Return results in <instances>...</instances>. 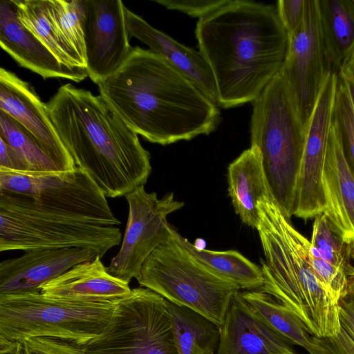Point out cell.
<instances>
[{
    "label": "cell",
    "instance_id": "cell-34",
    "mask_svg": "<svg viewBox=\"0 0 354 354\" xmlns=\"http://www.w3.org/2000/svg\"><path fill=\"white\" fill-rule=\"evenodd\" d=\"M306 351L310 354H354V340L342 328L339 335L335 337H313Z\"/></svg>",
    "mask_w": 354,
    "mask_h": 354
},
{
    "label": "cell",
    "instance_id": "cell-17",
    "mask_svg": "<svg viewBox=\"0 0 354 354\" xmlns=\"http://www.w3.org/2000/svg\"><path fill=\"white\" fill-rule=\"evenodd\" d=\"M0 44L21 66L44 79L63 78L79 82L88 76L86 71H74L62 64L21 23L10 0L0 2Z\"/></svg>",
    "mask_w": 354,
    "mask_h": 354
},
{
    "label": "cell",
    "instance_id": "cell-1",
    "mask_svg": "<svg viewBox=\"0 0 354 354\" xmlns=\"http://www.w3.org/2000/svg\"><path fill=\"white\" fill-rule=\"evenodd\" d=\"M100 95L125 124L147 140L167 145L213 132L218 106L163 57L136 46Z\"/></svg>",
    "mask_w": 354,
    "mask_h": 354
},
{
    "label": "cell",
    "instance_id": "cell-22",
    "mask_svg": "<svg viewBox=\"0 0 354 354\" xmlns=\"http://www.w3.org/2000/svg\"><path fill=\"white\" fill-rule=\"evenodd\" d=\"M227 183L236 214L243 223L257 229L260 220L258 203L271 196L257 147L250 146L229 165Z\"/></svg>",
    "mask_w": 354,
    "mask_h": 354
},
{
    "label": "cell",
    "instance_id": "cell-18",
    "mask_svg": "<svg viewBox=\"0 0 354 354\" xmlns=\"http://www.w3.org/2000/svg\"><path fill=\"white\" fill-rule=\"evenodd\" d=\"M216 354H288L290 343L268 326L243 299L234 297L223 325L219 327Z\"/></svg>",
    "mask_w": 354,
    "mask_h": 354
},
{
    "label": "cell",
    "instance_id": "cell-20",
    "mask_svg": "<svg viewBox=\"0 0 354 354\" xmlns=\"http://www.w3.org/2000/svg\"><path fill=\"white\" fill-rule=\"evenodd\" d=\"M125 13L130 35L148 46L150 50L163 57L218 106L214 77L201 52L176 41L151 26L127 7Z\"/></svg>",
    "mask_w": 354,
    "mask_h": 354
},
{
    "label": "cell",
    "instance_id": "cell-19",
    "mask_svg": "<svg viewBox=\"0 0 354 354\" xmlns=\"http://www.w3.org/2000/svg\"><path fill=\"white\" fill-rule=\"evenodd\" d=\"M324 214L334 231L354 247V174L344 156L332 122L322 174Z\"/></svg>",
    "mask_w": 354,
    "mask_h": 354
},
{
    "label": "cell",
    "instance_id": "cell-10",
    "mask_svg": "<svg viewBox=\"0 0 354 354\" xmlns=\"http://www.w3.org/2000/svg\"><path fill=\"white\" fill-rule=\"evenodd\" d=\"M0 192L29 197L45 207L96 220L107 226L121 222L113 213L106 195L86 171H16L0 169Z\"/></svg>",
    "mask_w": 354,
    "mask_h": 354
},
{
    "label": "cell",
    "instance_id": "cell-21",
    "mask_svg": "<svg viewBox=\"0 0 354 354\" xmlns=\"http://www.w3.org/2000/svg\"><path fill=\"white\" fill-rule=\"evenodd\" d=\"M96 257L80 263L44 284L40 292L46 297L77 302L115 301L128 295L127 283L111 275Z\"/></svg>",
    "mask_w": 354,
    "mask_h": 354
},
{
    "label": "cell",
    "instance_id": "cell-23",
    "mask_svg": "<svg viewBox=\"0 0 354 354\" xmlns=\"http://www.w3.org/2000/svg\"><path fill=\"white\" fill-rule=\"evenodd\" d=\"M320 28L330 71L354 59V0H318Z\"/></svg>",
    "mask_w": 354,
    "mask_h": 354
},
{
    "label": "cell",
    "instance_id": "cell-31",
    "mask_svg": "<svg viewBox=\"0 0 354 354\" xmlns=\"http://www.w3.org/2000/svg\"><path fill=\"white\" fill-rule=\"evenodd\" d=\"M332 122L345 159L354 174V111L343 80L337 75Z\"/></svg>",
    "mask_w": 354,
    "mask_h": 354
},
{
    "label": "cell",
    "instance_id": "cell-16",
    "mask_svg": "<svg viewBox=\"0 0 354 354\" xmlns=\"http://www.w3.org/2000/svg\"><path fill=\"white\" fill-rule=\"evenodd\" d=\"M100 254L90 248L33 250L0 263V295L40 291L47 282Z\"/></svg>",
    "mask_w": 354,
    "mask_h": 354
},
{
    "label": "cell",
    "instance_id": "cell-26",
    "mask_svg": "<svg viewBox=\"0 0 354 354\" xmlns=\"http://www.w3.org/2000/svg\"><path fill=\"white\" fill-rule=\"evenodd\" d=\"M241 295L259 317L272 330L290 344L302 346L306 350L308 348L312 337L306 326L286 306L260 290H245L241 292Z\"/></svg>",
    "mask_w": 354,
    "mask_h": 354
},
{
    "label": "cell",
    "instance_id": "cell-28",
    "mask_svg": "<svg viewBox=\"0 0 354 354\" xmlns=\"http://www.w3.org/2000/svg\"><path fill=\"white\" fill-rule=\"evenodd\" d=\"M0 138L23 157L28 165L30 171H60L34 136L1 110Z\"/></svg>",
    "mask_w": 354,
    "mask_h": 354
},
{
    "label": "cell",
    "instance_id": "cell-12",
    "mask_svg": "<svg viewBox=\"0 0 354 354\" xmlns=\"http://www.w3.org/2000/svg\"><path fill=\"white\" fill-rule=\"evenodd\" d=\"M281 72L306 129L321 90L332 73L322 40L318 0H306L304 20L290 36L288 52Z\"/></svg>",
    "mask_w": 354,
    "mask_h": 354
},
{
    "label": "cell",
    "instance_id": "cell-3",
    "mask_svg": "<svg viewBox=\"0 0 354 354\" xmlns=\"http://www.w3.org/2000/svg\"><path fill=\"white\" fill-rule=\"evenodd\" d=\"M46 106L75 166L106 197L124 196L146 183L151 172L149 151L100 95L66 84Z\"/></svg>",
    "mask_w": 354,
    "mask_h": 354
},
{
    "label": "cell",
    "instance_id": "cell-30",
    "mask_svg": "<svg viewBox=\"0 0 354 354\" xmlns=\"http://www.w3.org/2000/svg\"><path fill=\"white\" fill-rule=\"evenodd\" d=\"M310 243L318 250L322 259L344 269L348 274L350 273L353 268L347 261L351 252L349 246L334 231L324 213L315 216Z\"/></svg>",
    "mask_w": 354,
    "mask_h": 354
},
{
    "label": "cell",
    "instance_id": "cell-5",
    "mask_svg": "<svg viewBox=\"0 0 354 354\" xmlns=\"http://www.w3.org/2000/svg\"><path fill=\"white\" fill-rule=\"evenodd\" d=\"M306 132L280 72L252 102L250 138L251 146L260 151L270 195L288 220L293 216Z\"/></svg>",
    "mask_w": 354,
    "mask_h": 354
},
{
    "label": "cell",
    "instance_id": "cell-32",
    "mask_svg": "<svg viewBox=\"0 0 354 354\" xmlns=\"http://www.w3.org/2000/svg\"><path fill=\"white\" fill-rule=\"evenodd\" d=\"M24 354H82V346L50 337L27 338L21 342Z\"/></svg>",
    "mask_w": 354,
    "mask_h": 354
},
{
    "label": "cell",
    "instance_id": "cell-8",
    "mask_svg": "<svg viewBox=\"0 0 354 354\" xmlns=\"http://www.w3.org/2000/svg\"><path fill=\"white\" fill-rule=\"evenodd\" d=\"M114 307L115 301H63L40 291L0 295V337H50L83 346L102 332Z\"/></svg>",
    "mask_w": 354,
    "mask_h": 354
},
{
    "label": "cell",
    "instance_id": "cell-29",
    "mask_svg": "<svg viewBox=\"0 0 354 354\" xmlns=\"http://www.w3.org/2000/svg\"><path fill=\"white\" fill-rule=\"evenodd\" d=\"M53 15L62 32L86 65L84 37V0H50Z\"/></svg>",
    "mask_w": 354,
    "mask_h": 354
},
{
    "label": "cell",
    "instance_id": "cell-35",
    "mask_svg": "<svg viewBox=\"0 0 354 354\" xmlns=\"http://www.w3.org/2000/svg\"><path fill=\"white\" fill-rule=\"evenodd\" d=\"M277 10L288 35H292L301 24L306 10V0H279Z\"/></svg>",
    "mask_w": 354,
    "mask_h": 354
},
{
    "label": "cell",
    "instance_id": "cell-40",
    "mask_svg": "<svg viewBox=\"0 0 354 354\" xmlns=\"http://www.w3.org/2000/svg\"><path fill=\"white\" fill-rule=\"evenodd\" d=\"M288 354H296L295 352L294 353H288Z\"/></svg>",
    "mask_w": 354,
    "mask_h": 354
},
{
    "label": "cell",
    "instance_id": "cell-7",
    "mask_svg": "<svg viewBox=\"0 0 354 354\" xmlns=\"http://www.w3.org/2000/svg\"><path fill=\"white\" fill-rule=\"evenodd\" d=\"M136 280L141 287L193 310L218 327L241 290L196 259L174 236L147 258Z\"/></svg>",
    "mask_w": 354,
    "mask_h": 354
},
{
    "label": "cell",
    "instance_id": "cell-6",
    "mask_svg": "<svg viewBox=\"0 0 354 354\" xmlns=\"http://www.w3.org/2000/svg\"><path fill=\"white\" fill-rule=\"evenodd\" d=\"M121 239L117 226L0 192V252L80 248L94 250L102 257Z\"/></svg>",
    "mask_w": 354,
    "mask_h": 354
},
{
    "label": "cell",
    "instance_id": "cell-36",
    "mask_svg": "<svg viewBox=\"0 0 354 354\" xmlns=\"http://www.w3.org/2000/svg\"><path fill=\"white\" fill-rule=\"evenodd\" d=\"M349 286L346 295L339 301L342 328L354 340V268L348 274Z\"/></svg>",
    "mask_w": 354,
    "mask_h": 354
},
{
    "label": "cell",
    "instance_id": "cell-33",
    "mask_svg": "<svg viewBox=\"0 0 354 354\" xmlns=\"http://www.w3.org/2000/svg\"><path fill=\"white\" fill-rule=\"evenodd\" d=\"M230 0H156L167 9L178 10L201 19L228 3Z\"/></svg>",
    "mask_w": 354,
    "mask_h": 354
},
{
    "label": "cell",
    "instance_id": "cell-39",
    "mask_svg": "<svg viewBox=\"0 0 354 354\" xmlns=\"http://www.w3.org/2000/svg\"><path fill=\"white\" fill-rule=\"evenodd\" d=\"M0 354H24L22 343L0 337Z\"/></svg>",
    "mask_w": 354,
    "mask_h": 354
},
{
    "label": "cell",
    "instance_id": "cell-27",
    "mask_svg": "<svg viewBox=\"0 0 354 354\" xmlns=\"http://www.w3.org/2000/svg\"><path fill=\"white\" fill-rule=\"evenodd\" d=\"M168 306L173 319L179 354H216L219 327L189 308L169 301Z\"/></svg>",
    "mask_w": 354,
    "mask_h": 354
},
{
    "label": "cell",
    "instance_id": "cell-9",
    "mask_svg": "<svg viewBox=\"0 0 354 354\" xmlns=\"http://www.w3.org/2000/svg\"><path fill=\"white\" fill-rule=\"evenodd\" d=\"M82 354H179L168 301L147 288H136L115 301L102 332L82 346Z\"/></svg>",
    "mask_w": 354,
    "mask_h": 354
},
{
    "label": "cell",
    "instance_id": "cell-24",
    "mask_svg": "<svg viewBox=\"0 0 354 354\" xmlns=\"http://www.w3.org/2000/svg\"><path fill=\"white\" fill-rule=\"evenodd\" d=\"M21 23L64 66L86 71V65L64 37L50 0H10Z\"/></svg>",
    "mask_w": 354,
    "mask_h": 354
},
{
    "label": "cell",
    "instance_id": "cell-13",
    "mask_svg": "<svg viewBox=\"0 0 354 354\" xmlns=\"http://www.w3.org/2000/svg\"><path fill=\"white\" fill-rule=\"evenodd\" d=\"M337 80V74L328 75L306 127L293 207V215L304 220L324 213L325 209L322 174Z\"/></svg>",
    "mask_w": 354,
    "mask_h": 354
},
{
    "label": "cell",
    "instance_id": "cell-4",
    "mask_svg": "<svg viewBox=\"0 0 354 354\" xmlns=\"http://www.w3.org/2000/svg\"><path fill=\"white\" fill-rule=\"evenodd\" d=\"M257 228L265 259L261 260L264 282L260 289L297 315L308 333L317 338L339 335V304L321 286L310 270V245L281 212L271 196L258 203Z\"/></svg>",
    "mask_w": 354,
    "mask_h": 354
},
{
    "label": "cell",
    "instance_id": "cell-38",
    "mask_svg": "<svg viewBox=\"0 0 354 354\" xmlns=\"http://www.w3.org/2000/svg\"><path fill=\"white\" fill-rule=\"evenodd\" d=\"M337 75L344 82L354 111V59L345 65Z\"/></svg>",
    "mask_w": 354,
    "mask_h": 354
},
{
    "label": "cell",
    "instance_id": "cell-2",
    "mask_svg": "<svg viewBox=\"0 0 354 354\" xmlns=\"http://www.w3.org/2000/svg\"><path fill=\"white\" fill-rule=\"evenodd\" d=\"M195 34L224 109L252 102L281 72L290 44L276 6L248 0L199 19Z\"/></svg>",
    "mask_w": 354,
    "mask_h": 354
},
{
    "label": "cell",
    "instance_id": "cell-15",
    "mask_svg": "<svg viewBox=\"0 0 354 354\" xmlns=\"http://www.w3.org/2000/svg\"><path fill=\"white\" fill-rule=\"evenodd\" d=\"M0 110L34 136L60 171L76 167L50 118L46 104L29 83L4 68L0 69Z\"/></svg>",
    "mask_w": 354,
    "mask_h": 354
},
{
    "label": "cell",
    "instance_id": "cell-37",
    "mask_svg": "<svg viewBox=\"0 0 354 354\" xmlns=\"http://www.w3.org/2000/svg\"><path fill=\"white\" fill-rule=\"evenodd\" d=\"M0 169L16 171H30L28 165L23 157L1 138Z\"/></svg>",
    "mask_w": 354,
    "mask_h": 354
},
{
    "label": "cell",
    "instance_id": "cell-11",
    "mask_svg": "<svg viewBox=\"0 0 354 354\" xmlns=\"http://www.w3.org/2000/svg\"><path fill=\"white\" fill-rule=\"evenodd\" d=\"M129 205L127 223L118 254L107 268L109 274L127 283L137 279L144 261L160 245L174 237L167 221L171 213L185 203L175 199L173 192L158 198L156 192H147L144 185L124 196Z\"/></svg>",
    "mask_w": 354,
    "mask_h": 354
},
{
    "label": "cell",
    "instance_id": "cell-14",
    "mask_svg": "<svg viewBox=\"0 0 354 354\" xmlns=\"http://www.w3.org/2000/svg\"><path fill=\"white\" fill-rule=\"evenodd\" d=\"M84 37L88 76L96 84L112 75L131 47L126 7L120 0H84Z\"/></svg>",
    "mask_w": 354,
    "mask_h": 354
},
{
    "label": "cell",
    "instance_id": "cell-25",
    "mask_svg": "<svg viewBox=\"0 0 354 354\" xmlns=\"http://www.w3.org/2000/svg\"><path fill=\"white\" fill-rule=\"evenodd\" d=\"M174 237L199 261L240 289L260 290L264 278L262 269L235 250L214 251L201 249L173 229Z\"/></svg>",
    "mask_w": 354,
    "mask_h": 354
}]
</instances>
